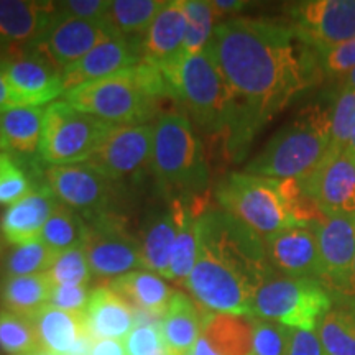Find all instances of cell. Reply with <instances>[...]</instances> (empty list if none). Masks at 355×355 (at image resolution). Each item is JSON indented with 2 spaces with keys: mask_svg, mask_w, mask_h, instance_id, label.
I'll return each instance as SVG.
<instances>
[{
  "mask_svg": "<svg viewBox=\"0 0 355 355\" xmlns=\"http://www.w3.org/2000/svg\"><path fill=\"white\" fill-rule=\"evenodd\" d=\"M237 104V127L225 153L239 159L257 132L322 79L318 51L291 25L229 17L207 46Z\"/></svg>",
  "mask_w": 355,
  "mask_h": 355,
  "instance_id": "1",
  "label": "cell"
},
{
  "mask_svg": "<svg viewBox=\"0 0 355 355\" xmlns=\"http://www.w3.org/2000/svg\"><path fill=\"white\" fill-rule=\"evenodd\" d=\"M277 272L263 237L222 209L199 216V252L183 286L209 313L252 316L255 293Z\"/></svg>",
  "mask_w": 355,
  "mask_h": 355,
  "instance_id": "2",
  "label": "cell"
},
{
  "mask_svg": "<svg viewBox=\"0 0 355 355\" xmlns=\"http://www.w3.org/2000/svg\"><path fill=\"white\" fill-rule=\"evenodd\" d=\"M165 99H171L165 76L144 60L114 76L64 92L68 104L110 125L150 123Z\"/></svg>",
  "mask_w": 355,
  "mask_h": 355,
  "instance_id": "3",
  "label": "cell"
},
{
  "mask_svg": "<svg viewBox=\"0 0 355 355\" xmlns=\"http://www.w3.org/2000/svg\"><path fill=\"white\" fill-rule=\"evenodd\" d=\"M165 79L171 99L180 104V112L196 130L222 137L227 148L237 127V104L211 51L186 56Z\"/></svg>",
  "mask_w": 355,
  "mask_h": 355,
  "instance_id": "4",
  "label": "cell"
},
{
  "mask_svg": "<svg viewBox=\"0 0 355 355\" xmlns=\"http://www.w3.org/2000/svg\"><path fill=\"white\" fill-rule=\"evenodd\" d=\"M152 173L170 201L204 199L209 165L202 140L183 112H166L155 122Z\"/></svg>",
  "mask_w": 355,
  "mask_h": 355,
  "instance_id": "5",
  "label": "cell"
},
{
  "mask_svg": "<svg viewBox=\"0 0 355 355\" xmlns=\"http://www.w3.org/2000/svg\"><path fill=\"white\" fill-rule=\"evenodd\" d=\"M331 148V107L308 105L282 127L247 163L248 175L272 180H304Z\"/></svg>",
  "mask_w": 355,
  "mask_h": 355,
  "instance_id": "6",
  "label": "cell"
},
{
  "mask_svg": "<svg viewBox=\"0 0 355 355\" xmlns=\"http://www.w3.org/2000/svg\"><path fill=\"white\" fill-rule=\"evenodd\" d=\"M214 196L222 211L234 216L260 237L301 227L288 201L285 183L279 180L232 171L217 181Z\"/></svg>",
  "mask_w": 355,
  "mask_h": 355,
  "instance_id": "7",
  "label": "cell"
},
{
  "mask_svg": "<svg viewBox=\"0 0 355 355\" xmlns=\"http://www.w3.org/2000/svg\"><path fill=\"white\" fill-rule=\"evenodd\" d=\"M334 303V291L313 278L275 275L255 293L252 316L291 327L314 331Z\"/></svg>",
  "mask_w": 355,
  "mask_h": 355,
  "instance_id": "8",
  "label": "cell"
},
{
  "mask_svg": "<svg viewBox=\"0 0 355 355\" xmlns=\"http://www.w3.org/2000/svg\"><path fill=\"white\" fill-rule=\"evenodd\" d=\"M110 123L79 110L66 101L44 109L40 157L50 166L86 163L96 152Z\"/></svg>",
  "mask_w": 355,
  "mask_h": 355,
  "instance_id": "9",
  "label": "cell"
},
{
  "mask_svg": "<svg viewBox=\"0 0 355 355\" xmlns=\"http://www.w3.org/2000/svg\"><path fill=\"white\" fill-rule=\"evenodd\" d=\"M153 132L152 123L110 125L86 163L112 184L137 183L148 168L152 170Z\"/></svg>",
  "mask_w": 355,
  "mask_h": 355,
  "instance_id": "10",
  "label": "cell"
},
{
  "mask_svg": "<svg viewBox=\"0 0 355 355\" xmlns=\"http://www.w3.org/2000/svg\"><path fill=\"white\" fill-rule=\"evenodd\" d=\"M13 107H40L64 94L63 69L42 48L8 50L2 56Z\"/></svg>",
  "mask_w": 355,
  "mask_h": 355,
  "instance_id": "11",
  "label": "cell"
},
{
  "mask_svg": "<svg viewBox=\"0 0 355 355\" xmlns=\"http://www.w3.org/2000/svg\"><path fill=\"white\" fill-rule=\"evenodd\" d=\"M89 229L83 250L92 275L119 278L141 268L140 241L123 227L117 217L102 214L87 222Z\"/></svg>",
  "mask_w": 355,
  "mask_h": 355,
  "instance_id": "12",
  "label": "cell"
},
{
  "mask_svg": "<svg viewBox=\"0 0 355 355\" xmlns=\"http://www.w3.org/2000/svg\"><path fill=\"white\" fill-rule=\"evenodd\" d=\"M291 26L318 53L355 37V0H304L290 7Z\"/></svg>",
  "mask_w": 355,
  "mask_h": 355,
  "instance_id": "13",
  "label": "cell"
},
{
  "mask_svg": "<svg viewBox=\"0 0 355 355\" xmlns=\"http://www.w3.org/2000/svg\"><path fill=\"white\" fill-rule=\"evenodd\" d=\"M112 38H117V35L105 20L73 19L53 8L33 46L42 48L61 69H64L94 50L97 44Z\"/></svg>",
  "mask_w": 355,
  "mask_h": 355,
  "instance_id": "14",
  "label": "cell"
},
{
  "mask_svg": "<svg viewBox=\"0 0 355 355\" xmlns=\"http://www.w3.org/2000/svg\"><path fill=\"white\" fill-rule=\"evenodd\" d=\"M300 183L324 216L355 217V157L347 150L327 152Z\"/></svg>",
  "mask_w": 355,
  "mask_h": 355,
  "instance_id": "15",
  "label": "cell"
},
{
  "mask_svg": "<svg viewBox=\"0 0 355 355\" xmlns=\"http://www.w3.org/2000/svg\"><path fill=\"white\" fill-rule=\"evenodd\" d=\"M46 181L58 201L76 211L87 222L105 214L112 183L89 163L50 166Z\"/></svg>",
  "mask_w": 355,
  "mask_h": 355,
  "instance_id": "16",
  "label": "cell"
},
{
  "mask_svg": "<svg viewBox=\"0 0 355 355\" xmlns=\"http://www.w3.org/2000/svg\"><path fill=\"white\" fill-rule=\"evenodd\" d=\"M314 229L324 266V285L339 295L352 296L355 293V217L324 216Z\"/></svg>",
  "mask_w": 355,
  "mask_h": 355,
  "instance_id": "17",
  "label": "cell"
},
{
  "mask_svg": "<svg viewBox=\"0 0 355 355\" xmlns=\"http://www.w3.org/2000/svg\"><path fill=\"white\" fill-rule=\"evenodd\" d=\"M270 265L282 277L324 283V266L314 227H291L263 237Z\"/></svg>",
  "mask_w": 355,
  "mask_h": 355,
  "instance_id": "18",
  "label": "cell"
},
{
  "mask_svg": "<svg viewBox=\"0 0 355 355\" xmlns=\"http://www.w3.org/2000/svg\"><path fill=\"white\" fill-rule=\"evenodd\" d=\"M188 19L183 0L165 2L146 30L141 51L144 61L157 66L163 76L175 71L184 60V40Z\"/></svg>",
  "mask_w": 355,
  "mask_h": 355,
  "instance_id": "19",
  "label": "cell"
},
{
  "mask_svg": "<svg viewBox=\"0 0 355 355\" xmlns=\"http://www.w3.org/2000/svg\"><path fill=\"white\" fill-rule=\"evenodd\" d=\"M141 60H144V51L140 43L121 37L107 40L97 44L94 50L89 51L76 63L63 69L64 92L130 69Z\"/></svg>",
  "mask_w": 355,
  "mask_h": 355,
  "instance_id": "20",
  "label": "cell"
},
{
  "mask_svg": "<svg viewBox=\"0 0 355 355\" xmlns=\"http://www.w3.org/2000/svg\"><path fill=\"white\" fill-rule=\"evenodd\" d=\"M84 321L89 334L96 340H125L135 329V313L125 300L109 285L91 290Z\"/></svg>",
  "mask_w": 355,
  "mask_h": 355,
  "instance_id": "21",
  "label": "cell"
},
{
  "mask_svg": "<svg viewBox=\"0 0 355 355\" xmlns=\"http://www.w3.org/2000/svg\"><path fill=\"white\" fill-rule=\"evenodd\" d=\"M180 202L171 201L146 217L140 230L141 270L168 277L173 245L180 230Z\"/></svg>",
  "mask_w": 355,
  "mask_h": 355,
  "instance_id": "22",
  "label": "cell"
},
{
  "mask_svg": "<svg viewBox=\"0 0 355 355\" xmlns=\"http://www.w3.org/2000/svg\"><path fill=\"white\" fill-rule=\"evenodd\" d=\"M58 204L60 201L48 186L32 191L28 196L8 206L3 212L0 219V230H2L3 239L13 247L38 241L44 224L51 217Z\"/></svg>",
  "mask_w": 355,
  "mask_h": 355,
  "instance_id": "23",
  "label": "cell"
},
{
  "mask_svg": "<svg viewBox=\"0 0 355 355\" xmlns=\"http://www.w3.org/2000/svg\"><path fill=\"white\" fill-rule=\"evenodd\" d=\"M55 3L0 0V46L17 50L33 44L42 35Z\"/></svg>",
  "mask_w": 355,
  "mask_h": 355,
  "instance_id": "24",
  "label": "cell"
},
{
  "mask_svg": "<svg viewBox=\"0 0 355 355\" xmlns=\"http://www.w3.org/2000/svg\"><path fill=\"white\" fill-rule=\"evenodd\" d=\"M204 309L184 293L175 291L159 321L163 340L171 355H191L202 334Z\"/></svg>",
  "mask_w": 355,
  "mask_h": 355,
  "instance_id": "25",
  "label": "cell"
},
{
  "mask_svg": "<svg viewBox=\"0 0 355 355\" xmlns=\"http://www.w3.org/2000/svg\"><path fill=\"white\" fill-rule=\"evenodd\" d=\"M37 331L40 350L51 355H69L79 337L86 334L84 314L68 313L46 304L30 316Z\"/></svg>",
  "mask_w": 355,
  "mask_h": 355,
  "instance_id": "26",
  "label": "cell"
},
{
  "mask_svg": "<svg viewBox=\"0 0 355 355\" xmlns=\"http://www.w3.org/2000/svg\"><path fill=\"white\" fill-rule=\"evenodd\" d=\"M109 286L117 291L133 309L145 311L157 318H163L175 293L165 279L146 270H133L130 273L114 278Z\"/></svg>",
  "mask_w": 355,
  "mask_h": 355,
  "instance_id": "27",
  "label": "cell"
},
{
  "mask_svg": "<svg viewBox=\"0 0 355 355\" xmlns=\"http://www.w3.org/2000/svg\"><path fill=\"white\" fill-rule=\"evenodd\" d=\"M180 202V230L173 245L166 279L183 283L193 272L199 252V216L206 211L204 199Z\"/></svg>",
  "mask_w": 355,
  "mask_h": 355,
  "instance_id": "28",
  "label": "cell"
},
{
  "mask_svg": "<svg viewBox=\"0 0 355 355\" xmlns=\"http://www.w3.org/2000/svg\"><path fill=\"white\" fill-rule=\"evenodd\" d=\"M201 336L219 355H250L254 322L252 316L204 311Z\"/></svg>",
  "mask_w": 355,
  "mask_h": 355,
  "instance_id": "29",
  "label": "cell"
},
{
  "mask_svg": "<svg viewBox=\"0 0 355 355\" xmlns=\"http://www.w3.org/2000/svg\"><path fill=\"white\" fill-rule=\"evenodd\" d=\"M316 334L327 355H355V298L334 293V303L321 318Z\"/></svg>",
  "mask_w": 355,
  "mask_h": 355,
  "instance_id": "30",
  "label": "cell"
},
{
  "mask_svg": "<svg viewBox=\"0 0 355 355\" xmlns=\"http://www.w3.org/2000/svg\"><path fill=\"white\" fill-rule=\"evenodd\" d=\"M44 109L13 107L0 114V148L17 155L40 150Z\"/></svg>",
  "mask_w": 355,
  "mask_h": 355,
  "instance_id": "31",
  "label": "cell"
},
{
  "mask_svg": "<svg viewBox=\"0 0 355 355\" xmlns=\"http://www.w3.org/2000/svg\"><path fill=\"white\" fill-rule=\"evenodd\" d=\"M53 283L46 273L8 277L0 283L2 308L30 318L32 314L50 304Z\"/></svg>",
  "mask_w": 355,
  "mask_h": 355,
  "instance_id": "32",
  "label": "cell"
},
{
  "mask_svg": "<svg viewBox=\"0 0 355 355\" xmlns=\"http://www.w3.org/2000/svg\"><path fill=\"white\" fill-rule=\"evenodd\" d=\"M163 6L159 0H114L104 20L117 37L144 44L146 30Z\"/></svg>",
  "mask_w": 355,
  "mask_h": 355,
  "instance_id": "33",
  "label": "cell"
},
{
  "mask_svg": "<svg viewBox=\"0 0 355 355\" xmlns=\"http://www.w3.org/2000/svg\"><path fill=\"white\" fill-rule=\"evenodd\" d=\"M87 229V220L83 216L60 202L44 224L42 234H40V241L50 247L53 252L61 254L71 248L83 247Z\"/></svg>",
  "mask_w": 355,
  "mask_h": 355,
  "instance_id": "34",
  "label": "cell"
},
{
  "mask_svg": "<svg viewBox=\"0 0 355 355\" xmlns=\"http://www.w3.org/2000/svg\"><path fill=\"white\" fill-rule=\"evenodd\" d=\"M0 349L10 355L38 352L40 343L32 319L0 308Z\"/></svg>",
  "mask_w": 355,
  "mask_h": 355,
  "instance_id": "35",
  "label": "cell"
},
{
  "mask_svg": "<svg viewBox=\"0 0 355 355\" xmlns=\"http://www.w3.org/2000/svg\"><path fill=\"white\" fill-rule=\"evenodd\" d=\"M188 30L184 40V58L207 50L216 30L217 15L211 2L204 0H183Z\"/></svg>",
  "mask_w": 355,
  "mask_h": 355,
  "instance_id": "36",
  "label": "cell"
},
{
  "mask_svg": "<svg viewBox=\"0 0 355 355\" xmlns=\"http://www.w3.org/2000/svg\"><path fill=\"white\" fill-rule=\"evenodd\" d=\"M56 257V252L44 245L40 239L15 245L3 261V278L46 273Z\"/></svg>",
  "mask_w": 355,
  "mask_h": 355,
  "instance_id": "37",
  "label": "cell"
},
{
  "mask_svg": "<svg viewBox=\"0 0 355 355\" xmlns=\"http://www.w3.org/2000/svg\"><path fill=\"white\" fill-rule=\"evenodd\" d=\"M355 139V91L340 89L331 105V148L344 152Z\"/></svg>",
  "mask_w": 355,
  "mask_h": 355,
  "instance_id": "38",
  "label": "cell"
},
{
  "mask_svg": "<svg viewBox=\"0 0 355 355\" xmlns=\"http://www.w3.org/2000/svg\"><path fill=\"white\" fill-rule=\"evenodd\" d=\"M50 277L53 286L63 285H87L91 283L92 275L91 265L83 247L71 248V250L61 252L53 261L50 270L46 272Z\"/></svg>",
  "mask_w": 355,
  "mask_h": 355,
  "instance_id": "39",
  "label": "cell"
},
{
  "mask_svg": "<svg viewBox=\"0 0 355 355\" xmlns=\"http://www.w3.org/2000/svg\"><path fill=\"white\" fill-rule=\"evenodd\" d=\"M250 355H285L290 345L293 329L275 321L254 318Z\"/></svg>",
  "mask_w": 355,
  "mask_h": 355,
  "instance_id": "40",
  "label": "cell"
},
{
  "mask_svg": "<svg viewBox=\"0 0 355 355\" xmlns=\"http://www.w3.org/2000/svg\"><path fill=\"white\" fill-rule=\"evenodd\" d=\"M32 181L10 155L0 152V206H12L32 193Z\"/></svg>",
  "mask_w": 355,
  "mask_h": 355,
  "instance_id": "41",
  "label": "cell"
},
{
  "mask_svg": "<svg viewBox=\"0 0 355 355\" xmlns=\"http://www.w3.org/2000/svg\"><path fill=\"white\" fill-rule=\"evenodd\" d=\"M322 76L343 79L355 68V37L332 50L318 53Z\"/></svg>",
  "mask_w": 355,
  "mask_h": 355,
  "instance_id": "42",
  "label": "cell"
},
{
  "mask_svg": "<svg viewBox=\"0 0 355 355\" xmlns=\"http://www.w3.org/2000/svg\"><path fill=\"white\" fill-rule=\"evenodd\" d=\"M89 295H91V291H89L87 285L55 286L51 291L50 304L68 311V313L81 314L86 309Z\"/></svg>",
  "mask_w": 355,
  "mask_h": 355,
  "instance_id": "43",
  "label": "cell"
},
{
  "mask_svg": "<svg viewBox=\"0 0 355 355\" xmlns=\"http://www.w3.org/2000/svg\"><path fill=\"white\" fill-rule=\"evenodd\" d=\"M110 2L104 0H68L55 3V10L63 15L81 20H104Z\"/></svg>",
  "mask_w": 355,
  "mask_h": 355,
  "instance_id": "44",
  "label": "cell"
},
{
  "mask_svg": "<svg viewBox=\"0 0 355 355\" xmlns=\"http://www.w3.org/2000/svg\"><path fill=\"white\" fill-rule=\"evenodd\" d=\"M285 355H327L314 331L293 329L290 345Z\"/></svg>",
  "mask_w": 355,
  "mask_h": 355,
  "instance_id": "45",
  "label": "cell"
},
{
  "mask_svg": "<svg viewBox=\"0 0 355 355\" xmlns=\"http://www.w3.org/2000/svg\"><path fill=\"white\" fill-rule=\"evenodd\" d=\"M91 355H127V350L121 340L102 339L96 340L94 347L91 350Z\"/></svg>",
  "mask_w": 355,
  "mask_h": 355,
  "instance_id": "46",
  "label": "cell"
},
{
  "mask_svg": "<svg viewBox=\"0 0 355 355\" xmlns=\"http://www.w3.org/2000/svg\"><path fill=\"white\" fill-rule=\"evenodd\" d=\"M211 6L214 8L217 19H219V17H229L232 13L243 10L247 2H243V0H214V2H211Z\"/></svg>",
  "mask_w": 355,
  "mask_h": 355,
  "instance_id": "47",
  "label": "cell"
},
{
  "mask_svg": "<svg viewBox=\"0 0 355 355\" xmlns=\"http://www.w3.org/2000/svg\"><path fill=\"white\" fill-rule=\"evenodd\" d=\"M12 109L10 92H8V83L6 76V68H3V60L0 58V114Z\"/></svg>",
  "mask_w": 355,
  "mask_h": 355,
  "instance_id": "48",
  "label": "cell"
},
{
  "mask_svg": "<svg viewBox=\"0 0 355 355\" xmlns=\"http://www.w3.org/2000/svg\"><path fill=\"white\" fill-rule=\"evenodd\" d=\"M193 355H219V354H217L216 350L211 347L209 343H207V340L201 336V337H199L196 345H194Z\"/></svg>",
  "mask_w": 355,
  "mask_h": 355,
  "instance_id": "49",
  "label": "cell"
},
{
  "mask_svg": "<svg viewBox=\"0 0 355 355\" xmlns=\"http://www.w3.org/2000/svg\"><path fill=\"white\" fill-rule=\"evenodd\" d=\"M340 89H347V91H355V68L350 71L347 76L343 78V87Z\"/></svg>",
  "mask_w": 355,
  "mask_h": 355,
  "instance_id": "50",
  "label": "cell"
},
{
  "mask_svg": "<svg viewBox=\"0 0 355 355\" xmlns=\"http://www.w3.org/2000/svg\"><path fill=\"white\" fill-rule=\"evenodd\" d=\"M347 152L352 155V157H355V139L350 141V145L347 146Z\"/></svg>",
  "mask_w": 355,
  "mask_h": 355,
  "instance_id": "51",
  "label": "cell"
},
{
  "mask_svg": "<svg viewBox=\"0 0 355 355\" xmlns=\"http://www.w3.org/2000/svg\"><path fill=\"white\" fill-rule=\"evenodd\" d=\"M37 355H51V354H48V352H43V350H38Z\"/></svg>",
  "mask_w": 355,
  "mask_h": 355,
  "instance_id": "52",
  "label": "cell"
},
{
  "mask_svg": "<svg viewBox=\"0 0 355 355\" xmlns=\"http://www.w3.org/2000/svg\"><path fill=\"white\" fill-rule=\"evenodd\" d=\"M354 285H355V260H354Z\"/></svg>",
  "mask_w": 355,
  "mask_h": 355,
  "instance_id": "53",
  "label": "cell"
},
{
  "mask_svg": "<svg viewBox=\"0 0 355 355\" xmlns=\"http://www.w3.org/2000/svg\"><path fill=\"white\" fill-rule=\"evenodd\" d=\"M24 355H37V352H35V354H24Z\"/></svg>",
  "mask_w": 355,
  "mask_h": 355,
  "instance_id": "54",
  "label": "cell"
},
{
  "mask_svg": "<svg viewBox=\"0 0 355 355\" xmlns=\"http://www.w3.org/2000/svg\"><path fill=\"white\" fill-rule=\"evenodd\" d=\"M0 352H2V349H0Z\"/></svg>",
  "mask_w": 355,
  "mask_h": 355,
  "instance_id": "55",
  "label": "cell"
},
{
  "mask_svg": "<svg viewBox=\"0 0 355 355\" xmlns=\"http://www.w3.org/2000/svg\"><path fill=\"white\" fill-rule=\"evenodd\" d=\"M191 355H193V352H191Z\"/></svg>",
  "mask_w": 355,
  "mask_h": 355,
  "instance_id": "56",
  "label": "cell"
}]
</instances>
